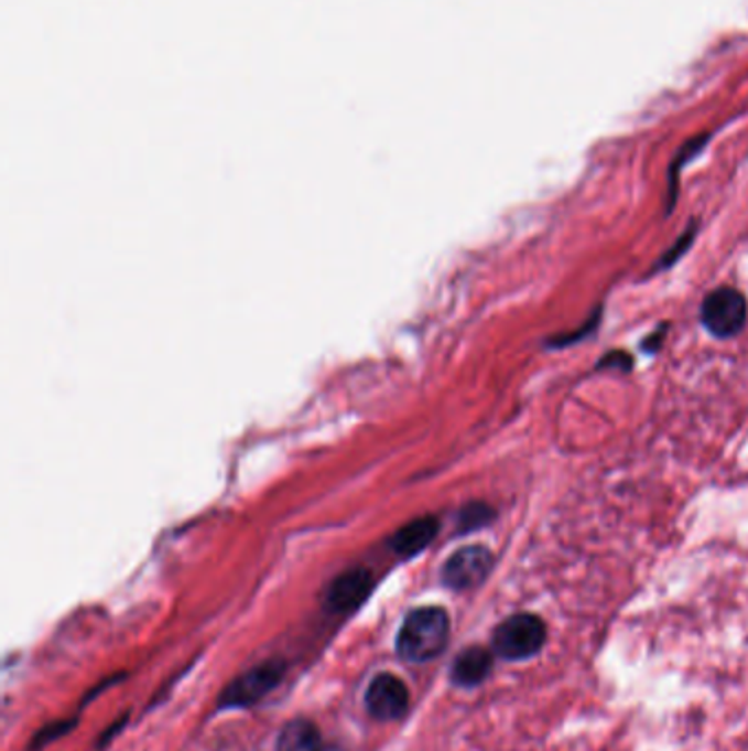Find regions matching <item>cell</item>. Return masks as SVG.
<instances>
[{
  "label": "cell",
  "mask_w": 748,
  "mask_h": 751,
  "mask_svg": "<svg viewBox=\"0 0 748 751\" xmlns=\"http://www.w3.org/2000/svg\"><path fill=\"white\" fill-rule=\"evenodd\" d=\"M451 637V618L440 607H422L406 615L395 637V651L404 662L424 664L442 655Z\"/></svg>",
  "instance_id": "6da1fadb"
},
{
  "label": "cell",
  "mask_w": 748,
  "mask_h": 751,
  "mask_svg": "<svg viewBox=\"0 0 748 751\" xmlns=\"http://www.w3.org/2000/svg\"><path fill=\"white\" fill-rule=\"evenodd\" d=\"M544 642H546L544 622L533 613H516L497 626L492 648L502 659L520 662L540 653Z\"/></svg>",
  "instance_id": "7a4b0ae2"
},
{
  "label": "cell",
  "mask_w": 748,
  "mask_h": 751,
  "mask_svg": "<svg viewBox=\"0 0 748 751\" xmlns=\"http://www.w3.org/2000/svg\"><path fill=\"white\" fill-rule=\"evenodd\" d=\"M748 305L745 294L731 286H720L709 292L701 308L705 328L718 339H731L742 332L747 323Z\"/></svg>",
  "instance_id": "3957f363"
},
{
  "label": "cell",
  "mask_w": 748,
  "mask_h": 751,
  "mask_svg": "<svg viewBox=\"0 0 748 751\" xmlns=\"http://www.w3.org/2000/svg\"><path fill=\"white\" fill-rule=\"evenodd\" d=\"M283 673H285V664L281 659H270L250 668L249 673L240 675L234 684H229V688L220 697V708L236 710V708L254 706L257 701L268 697L279 686V682L283 679Z\"/></svg>",
  "instance_id": "277c9868"
},
{
  "label": "cell",
  "mask_w": 748,
  "mask_h": 751,
  "mask_svg": "<svg viewBox=\"0 0 748 751\" xmlns=\"http://www.w3.org/2000/svg\"><path fill=\"white\" fill-rule=\"evenodd\" d=\"M495 567V554L484 545H468L459 551H455L444 569L442 580L446 587L455 591H468L479 587Z\"/></svg>",
  "instance_id": "5b68a950"
},
{
  "label": "cell",
  "mask_w": 748,
  "mask_h": 751,
  "mask_svg": "<svg viewBox=\"0 0 748 751\" xmlns=\"http://www.w3.org/2000/svg\"><path fill=\"white\" fill-rule=\"evenodd\" d=\"M365 704L373 719L398 721L409 710V688L400 677L391 673H380L371 679Z\"/></svg>",
  "instance_id": "8992f818"
},
{
  "label": "cell",
  "mask_w": 748,
  "mask_h": 751,
  "mask_svg": "<svg viewBox=\"0 0 748 751\" xmlns=\"http://www.w3.org/2000/svg\"><path fill=\"white\" fill-rule=\"evenodd\" d=\"M373 589V576L365 567L343 571L325 591V607L332 613H349L358 609Z\"/></svg>",
  "instance_id": "52a82bcc"
},
{
  "label": "cell",
  "mask_w": 748,
  "mask_h": 751,
  "mask_svg": "<svg viewBox=\"0 0 748 751\" xmlns=\"http://www.w3.org/2000/svg\"><path fill=\"white\" fill-rule=\"evenodd\" d=\"M440 532V521L435 516H418L413 521H409L406 525H402L389 540L391 549L398 556H415L422 549H426L435 536Z\"/></svg>",
  "instance_id": "ba28073f"
},
{
  "label": "cell",
  "mask_w": 748,
  "mask_h": 751,
  "mask_svg": "<svg viewBox=\"0 0 748 751\" xmlns=\"http://www.w3.org/2000/svg\"><path fill=\"white\" fill-rule=\"evenodd\" d=\"M490 670H492V653L481 646H470L464 653H459V657L455 659L451 679L455 686L473 688L486 682Z\"/></svg>",
  "instance_id": "9c48e42d"
},
{
  "label": "cell",
  "mask_w": 748,
  "mask_h": 751,
  "mask_svg": "<svg viewBox=\"0 0 748 751\" xmlns=\"http://www.w3.org/2000/svg\"><path fill=\"white\" fill-rule=\"evenodd\" d=\"M277 751H343L336 745H327L318 728L305 719L290 721L277 739Z\"/></svg>",
  "instance_id": "30bf717a"
},
{
  "label": "cell",
  "mask_w": 748,
  "mask_h": 751,
  "mask_svg": "<svg viewBox=\"0 0 748 751\" xmlns=\"http://www.w3.org/2000/svg\"><path fill=\"white\" fill-rule=\"evenodd\" d=\"M705 141H707V135L694 137L692 141H687V143L681 148L676 161L672 163V170H670V201H668V212L674 207L676 196H679V172H681V168H683L696 152H701V148L705 146Z\"/></svg>",
  "instance_id": "8fae6325"
},
{
  "label": "cell",
  "mask_w": 748,
  "mask_h": 751,
  "mask_svg": "<svg viewBox=\"0 0 748 751\" xmlns=\"http://www.w3.org/2000/svg\"><path fill=\"white\" fill-rule=\"evenodd\" d=\"M495 521V509L488 503H470L462 509L459 514V523H462V532H470V529H479L488 523Z\"/></svg>",
  "instance_id": "7c38bea8"
},
{
  "label": "cell",
  "mask_w": 748,
  "mask_h": 751,
  "mask_svg": "<svg viewBox=\"0 0 748 751\" xmlns=\"http://www.w3.org/2000/svg\"><path fill=\"white\" fill-rule=\"evenodd\" d=\"M694 238H696V227H690V229H687V232H685V234L679 238V243H676L674 247H670V249H668V253L663 255V259L657 264V268H661V270H663V268L672 266V264H674V261H676V259H679V257H681L685 250L690 249V245H692V240H694ZM657 268H654V270H657Z\"/></svg>",
  "instance_id": "4fadbf2b"
},
{
  "label": "cell",
  "mask_w": 748,
  "mask_h": 751,
  "mask_svg": "<svg viewBox=\"0 0 748 751\" xmlns=\"http://www.w3.org/2000/svg\"><path fill=\"white\" fill-rule=\"evenodd\" d=\"M599 314H601V310H597V312L593 314V319L588 321V325H584L582 330L566 332V334H562V336H555V339H551V341H549V347H566V345H571V343H577V339H579V336H586V334H590V332L597 328V323H599Z\"/></svg>",
  "instance_id": "5bb4252c"
},
{
  "label": "cell",
  "mask_w": 748,
  "mask_h": 751,
  "mask_svg": "<svg viewBox=\"0 0 748 751\" xmlns=\"http://www.w3.org/2000/svg\"><path fill=\"white\" fill-rule=\"evenodd\" d=\"M597 369H619V372H630L632 369V356L626 352H610L606 356H601Z\"/></svg>",
  "instance_id": "9a60e30c"
},
{
  "label": "cell",
  "mask_w": 748,
  "mask_h": 751,
  "mask_svg": "<svg viewBox=\"0 0 748 751\" xmlns=\"http://www.w3.org/2000/svg\"><path fill=\"white\" fill-rule=\"evenodd\" d=\"M665 332H668V325H663V328L657 330L652 336H648L646 343H643V350H646V352H657L659 345H661V341H663V336H665Z\"/></svg>",
  "instance_id": "2e32d148"
}]
</instances>
